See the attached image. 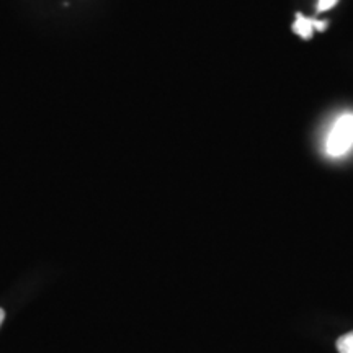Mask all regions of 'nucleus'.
<instances>
[{"mask_svg": "<svg viewBox=\"0 0 353 353\" xmlns=\"http://www.w3.org/2000/svg\"><path fill=\"white\" fill-rule=\"evenodd\" d=\"M353 148V113H343L335 120L325 138V152L330 157H342Z\"/></svg>", "mask_w": 353, "mask_h": 353, "instance_id": "obj_1", "label": "nucleus"}, {"mask_svg": "<svg viewBox=\"0 0 353 353\" xmlns=\"http://www.w3.org/2000/svg\"><path fill=\"white\" fill-rule=\"evenodd\" d=\"M329 26V21L317 20V19H307V17L296 13V20L293 23V32L301 37L303 39H309L314 32H324Z\"/></svg>", "mask_w": 353, "mask_h": 353, "instance_id": "obj_2", "label": "nucleus"}, {"mask_svg": "<svg viewBox=\"0 0 353 353\" xmlns=\"http://www.w3.org/2000/svg\"><path fill=\"white\" fill-rule=\"evenodd\" d=\"M3 319H6V311H3L2 307H0V325H2V322H3Z\"/></svg>", "mask_w": 353, "mask_h": 353, "instance_id": "obj_5", "label": "nucleus"}, {"mask_svg": "<svg viewBox=\"0 0 353 353\" xmlns=\"http://www.w3.org/2000/svg\"><path fill=\"white\" fill-rule=\"evenodd\" d=\"M335 345H337L339 353H353V330L341 335Z\"/></svg>", "mask_w": 353, "mask_h": 353, "instance_id": "obj_3", "label": "nucleus"}, {"mask_svg": "<svg viewBox=\"0 0 353 353\" xmlns=\"http://www.w3.org/2000/svg\"><path fill=\"white\" fill-rule=\"evenodd\" d=\"M339 0H317V13L327 12L330 8L337 6Z\"/></svg>", "mask_w": 353, "mask_h": 353, "instance_id": "obj_4", "label": "nucleus"}]
</instances>
